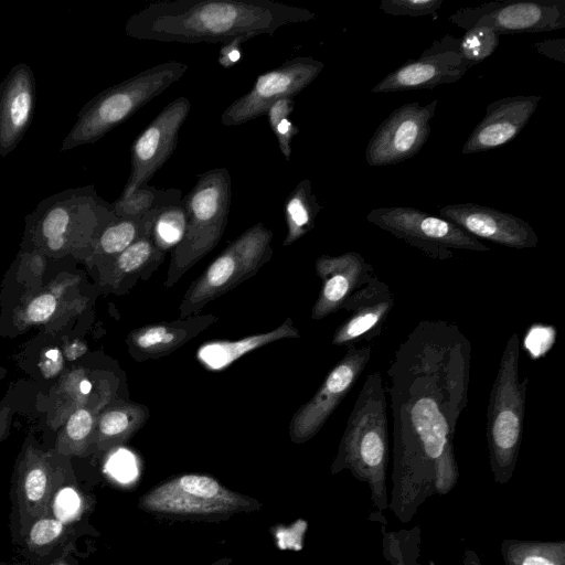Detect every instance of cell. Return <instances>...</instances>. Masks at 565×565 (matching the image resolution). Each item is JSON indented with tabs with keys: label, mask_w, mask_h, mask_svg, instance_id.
I'll return each instance as SVG.
<instances>
[{
	"label": "cell",
	"mask_w": 565,
	"mask_h": 565,
	"mask_svg": "<svg viewBox=\"0 0 565 565\" xmlns=\"http://www.w3.org/2000/svg\"><path fill=\"white\" fill-rule=\"evenodd\" d=\"M471 351L459 326L440 319L420 320L394 351L384 386L393 419L387 510L402 523L459 481L454 439L468 405Z\"/></svg>",
	"instance_id": "cell-1"
},
{
	"label": "cell",
	"mask_w": 565,
	"mask_h": 565,
	"mask_svg": "<svg viewBox=\"0 0 565 565\" xmlns=\"http://www.w3.org/2000/svg\"><path fill=\"white\" fill-rule=\"evenodd\" d=\"M316 17L273 0H160L129 17L125 32L142 41L223 44L238 36L271 35Z\"/></svg>",
	"instance_id": "cell-2"
},
{
	"label": "cell",
	"mask_w": 565,
	"mask_h": 565,
	"mask_svg": "<svg viewBox=\"0 0 565 565\" xmlns=\"http://www.w3.org/2000/svg\"><path fill=\"white\" fill-rule=\"evenodd\" d=\"M390 461L386 392L381 373L366 375L331 466L333 475L349 470L367 484L379 513L388 508Z\"/></svg>",
	"instance_id": "cell-3"
},
{
	"label": "cell",
	"mask_w": 565,
	"mask_h": 565,
	"mask_svg": "<svg viewBox=\"0 0 565 565\" xmlns=\"http://www.w3.org/2000/svg\"><path fill=\"white\" fill-rule=\"evenodd\" d=\"M521 340L508 339L500 359L487 408L486 437L489 465L495 483L507 484L516 467L525 412L527 376H520Z\"/></svg>",
	"instance_id": "cell-4"
},
{
	"label": "cell",
	"mask_w": 565,
	"mask_h": 565,
	"mask_svg": "<svg viewBox=\"0 0 565 565\" xmlns=\"http://www.w3.org/2000/svg\"><path fill=\"white\" fill-rule=\"evenodd\" d=\"M188 67L180 61L162 62L102 90L79 110L61 150L98 141L181 79Z\"/></svg>",
	"instance_id": "cell-5"
},
{
	"label": "cell",
	"mask_w": 565,
	"mask_h": 565,
	"mask_svg": "<svg viewBox=\"0 0 565 565\" xmlns=\"http://www.w3.org/2000/svg\"><path fill=\"white\" fill-rule=\"evenodd\" d=\"M232 199V181L226 168H213L198 175L182 198L186 213L183 236L171 252L164 287H173L207 255L226 228Z\"/></svg>",
	"instance_id": "cell-6"
},
{
	"label": "cell",
	"mask_w": 565,
	"mask_h": 565,
	"mask_svg": "<svg viewBox=\"0 0 565 565\" xmlns=\"http://www.w3.org/2000/svg\"><path fill=\"white\" fill-rule=\"evenodd\" d=\"M114 218L113 204L102 199L94 185H85L42 200L28 216V223L47 249L58 252L73 238H84L94 246Z\"/></svg>",
	"instance_id": "cell-7"
},
{
	"label": "cell",
	"mask_w": 565,
	"mask_h": 565,
	"mask_svg": "<svg viewBox=\"0 0 565 565\" xmlns=\"http://www.w3.org/2000/svg\"><path fill=\"white\" fill-rule=\"evenodd\" d=\"M273 232L256 223L228 246L189 286L180 306V318L199 312L211 301L254 277L270 260Z\"/></svg>",
	"instance_id": "cell-8"
},
{
	"label": "cell",
	"mask_w": 565,
	"mask_h": 565,
	"mask_svg": "<svg viewBox=\"0 0 565 565\" xmlns=\"http://www.w3.org/2000/svg\"><path fill=\"white\" fill-rule=\"evenodd\" d=\"M367 221L426 256L447 260L454 250L489 252L490 248L455 223L408 206L377 207Z\"/></svg>",
	"instance_id": "cell-9"
},
{
	"label": "cell",
	"mask_w": 565,
	"mask_h": 565,
	"mask_svg": "<svg viewBox=\"0 0 565 565\" xmlns=\"http://www.w3.org/2000/svg\"><path fill=\"white\" fill-rule=\"evenodd\" d=\"M139 504L145 511L179 515L227 514L253 507L248 498L199 473L181 475L152 488Z\"/></svg>",
	"instance_id": "cell-10"
},
{
	"label": "cell",
	"mask_w": 565,
	"mask_h": 565,
	"mask_svg": "<svg viewBox=\"0 0 565 565\" xmlns=\"http://www.w3.org/2000/svg\"><path fill=\"white\" fill-rule=\"evenodd\" d=\"M448 21L469 30L484 26L502 34L536 33L565 28V0H500L460 8Z\"/></svg>",
	"instance_id": "cell-11"
},
{
	"label": "cell",
	"mask_w": 565,
	"mask_h": 565,
	"mask_svg": "<svg viewBox=\"0 0 565 565\" xmlns=\"http://www.w3.org/2000/svg\"><path fill=\"white\" fill-rule=\"evenodd\" d=\"M324 64L310 56H297L259 75L250 89L222 113L224 126H239L263 115L277 100L294 98L322 72Z\"/></svg>",
	"instance_id": "cell-12"
},
{
	"label": "cell",
	"mask_w": 565,
	"mask_h": 565,
	"mask_svg": "<svg viewBox=\"0 0 565 565\" xmlns=\"http://www.w3.org/2000/svg\"><path fill=\"white\" fill-rule=\"evenodd\" d=\"M370 345L348 347L343 358L328 373L313 396L292 415L290 439L303 444L313 438L350 393L371 360Z\"/></svg>",
	"instance_id": "cell-13"
},
{
	"label": "cell",
	"mask_w": 565,
	"mask_h": 565,
	"mask_svg": "<svg viewBox=\"0 0 565 565\" xmlns=\"http://www.w3.org/2000/svg\"><path fill=\"white\" fill-rule=\"evenodd\" d=\"M438 99L427 105L408 103L394 109L376 128L365 149V160L371 167H384L403 162L426 143L430 121Z\"/></svg>",
	"instance_id": "cell-14"
},
{
	"label": "cell",
	"mask_w": 565,
	"mask_h": 565,
	"mask_svg": "<svg viewBox=\"0 0 565 565\" xmlns=\"http://www.w3.org/2000/svg\"><path fill=\"white\" fill-rule=\"evenodd\" d=\"M190 109L191 103L186 97H177L135 139L131 146L130 174L120 196H127L137 188L147 184L172 156Z\"/></svg>",
	"instance_id": "cell-15"
},
{
	"label": "cell",
	"mask_w": 565,
	"mask_h": 565,
	"mask_svg": "<svg viewBox=\"0 0 565 565\" xmlns=\"http://www.w3.org/2000/svg\"><path fill=\"white\" fill-rule=\"evenodd\" d=\"M469 67L459 51V39L446 34L428 46L419 57L408 60L388 73L372 93H392L412 89H433L441 84L460 81Z\"/></svg>",
	"instance_id": "cell-16"
},
{
	"label": "cell",
	"mask_w": 565,
	"mask_h": 565,
	"mask_svg": "<svg viewBox=\"0 0 565 565\" xmlns=\"http://www.w3.org/2000/svg\"><path fill=\"white\" fill-rule=\"evenodd\" d=\"M63 483L47 454L29 446L19 462L13 484L19 531L25 534L36 519L52 514V505Z\"/></svg>",
	"instance_id": "cell-17"
},
{
	"label": "cell",
	"mask_w": 565,
	"mask_h": 565,
	"mask_svg": "<svg viewBox=\"0 0 565 565\" xmlns=\"http://www.w3.org/2000/svg\"><path fill=\"white\" fill-rule=\"evenodd\" d=\"M438 212L440 217L477 238L516 249L533 248L539 244L533 227L511 213L471 202L447 204Z\"/></svg>",
	"instance_id": "cell-18"
},
{
	"label": "cell",
	"mask_w": 565,
	"mask_h": 565,
	"mask_svg": "<svg viewBox=\"0 0 565 565\" xmlns=\"http://www.w3.org/2000/svg\"><path fill=\"white\" fill-rule=\"evenodd\" d=\"M393 307L394 296L390 286L374 274L344 301L341 310L348 317L335 329L331 343L351 347L380 335Z\"/></svg>",
	"instance_id": "cell-19"
},
{
	"label": "cell",
	"mask_w": 565,
	"mask_h": 565,
	"mask_svg": "<svg viewBox=\"0 0 565 565\" xmlns=\"http://www.w3.org/2000/svg\"><path fill=\"white\" fill-rule=\"evenodd\" d=\"M315 269L321 288L311 310V319L321 320L342 309L344 301L374 275L373 266L358 252L322 255Z\"/></svg>",
	"instance_id": "cell-20"
},
{
	"label": "cell",
	"mask_w": 565,
	"mask_h": 565,
	"mask_svg": "<svg viewBox=\"0 0 565 565\" xmlns=\"http://www.w3.org/2000/svg\"><path fill=\"white\" fill-rule=\"evenodd\" d=\"M542 97L536 95L503 97L490 103L461 153L469 154L501 147L514 139L529 122Z\"/></svg>",
	"instance_id": "cell-21"
},
{
	"label": "cell",
	"mask_w": 565,
	"mask_h": 565,
	"mask_svg": "<svg viewBox=\"0 0 565 565\" xmlns=\"http://www.w3.org/2000/svg\"><path fill=\"white\" fill-rule=\"evenodd\" d=\"M35 103L33 72L26 63H19L0 84V156L18 147L29 129Z\"/></svg>",
	"instance_id": "cell-22"
},
{
	"label": "cell",
	"mask_w": 565,
	"mask_h": 565,
	"mask_svg": "<svg viewBox=\"0 0 565 565\" xmlns=\"http://www.w3.org/2000/svg\"><path fill=\"white\" fill-rule=\"evenodd\" d=\"M214 315H193L170 322L151 323L132 330L127 343L136 361L156 360L169 355L214 324Z\"/></svg>",
	"instance_id": "cell-23"
},
{
	"label": "cell",
	"mask_w": 565,
	"mask_h": 565,
	"mask_svg": "<svg viewBox=\"0 0 565 565\" xmlns=\"http://www.w3.org/2000/svg\"><path fill=\"white\" fill-rule=\"evenodd\" d=\"M299 330L291 318L277 328L252 334L238 340H211L201 344L195 353L196 361L207 371L220 372L231 366L245 354L285 339L299 338Z\"/></svg>",
	"instance_id": "cell-24"
},
{
	"label": "cell",
	"mask_w": 565,
	"mask_h": 565,
	"mask_svg": "<svg viewBox=\"0 0 565 565\" xmlns=\"http://www.w3.org/2000/svg\"><path fill=\"white\" fill-rule=\"evenodd\" d=\"M149 408L124 402L106 408L97 418L93 444L106 451L128 441L148 420Z\"/></svg>",
	"instance_id": "cell-25"
},
{
	"label": "cell",
	"mask_w": 565,
	"mask_h": 565,
	"mask_svg": "<svg viewBox=\"0 0 565 565\" xmlns=\"http://www.w3.org/2000/svg\"><path fill=\"white\" fill-rule=\"evenodd\" d=\"M321 206L309 179L301 180L289 193L284 204L287 233L282 246H289L315 227Z\"/></svg>",
	"instance_id": "cell-26"
},
{
	"label": "cell",
	"mask_w": 565,
	"mask_h": 565,
	"mask_svg": "<svg viewBox=\"0 0 565 565\" xmlns=\"http://www.w3.org/2000/svg\"><path fill=\"white\" fill-rule=\"evenodd\" d=\"M161 210V209H160ZM159 210L140 217L114 218L99 234L94 244V254L113 260L128 246L152 228Z\"/></svg>",
	"instance_id": "cell-27"
},
{
	"label": "cell",
	"mask_w": 565,
	"mask_h": 565,
	"mask_svg": "<svg viewBox=\"0 0 565 565\" xmlns=\"http://www.w3.org/2000/svg\"><path fill=\"white\" fill-rule=\"evenodd\" d=\"M500 552L504 565H565V540L504 539Z\"/></svg>",
	"instance_id": "cell-28"
},
{
	"label": "cell",
	"mask_w": 565,
	"mask_h": 565,
	"mask_svg": "<svg viewBox=\"0 0 565 565\" xmlns=\"http://www.w3.org/2000/svg\"><path fill=\"white\" fill-rule=\"evenodd\" d=\"M151 230L110 260V274L116 285L135 275L145 277L164 259L166 253L154 244Z\"/></svg>",
	"instance_id": "cell-29"
},
{
	"label": "cell",
	"mask_w": 565,
	"mask_h": 565,
	"mask_svg": "<svg viewBox=\"0 0 565 565\" xmlns=\"http://www.w3.org/2000/svg\"><path fill=\"white\" fill-rule=\"evenodd\" d=\"M182 198L180 189L170 188L161 190L143 184L131 194L119 196L111 204L117 217H140L148 212L179 204Z\"/></svg>",
	"instance_id": "cell-30"
},
{
	"label": "cell",
	"mask_w": 565,
	"mask_h": 565,
	"mask_svg": "<svg viewBox=\"0 0 565 565\" xmlns=\"http://www.w3.org/2000/svg\"><path fill=\"white\" fill-rule=\"evenodd\" d=\"M382 554L387 565H424L420 561L422 530H387L386 519L381 525Z\"/></svg>",
	"instance_id": "cell-31"
},
{
	"label": "cell",
	"mask_w": 565,
	"mask_h": 565,
	"mask_svg": "<svg viewBox=\"0 0 565 565\" xmlns=\"http://www.w3.org/2000/svg\"><path fill=\"white\" fill-rule=\"evenodd\" d=\"M96 422L92 409L77 408L70 416L65 429L57 440V451L66 456H82L94 440Z\"/></svg>",
	"instance_id": "cell-32"
},
{
	"label": "cell",
	"mask_w": 565,
	"mask_h": 565,
	"mask_svg": "<svg viewBox=\"0 0 565 565\" xmlns=\"http://www.w3.org/2000/svg\"><path fill=\"white\" fill-rule=\"evenodd\" d=\"M186 222V213L182 201L179 204L158 211L151 235L159 249L167 253L181 241Z\"/></svg>",
	"instance_id": "cell-33"
},
{
	"label": "cell",
	"mask_w": 565,
	"mask_h": 565,
	"mask_svg": "<svg viewBox=\"0 0 565 565\" xmlns=\"http://www.w3.org/2000/svg\"><path fill=\"white\" fill-rule=\"evenodd\" d=\"M294 108V98L285 97L274 103L266 113L269 127L276 136L280 152L287 161L290 160L291 156V141L299 132V128L289 119Z\"/></svg>",
	"instance_id": "cell-34"
},
{
	"label": "cell",
	"mask_w": 565,
	"mask_h": 565,
	"mask_svg": "<svg viewBox=\"0 0 565 565\" xmlns=\"http://www.w3.org/2000/svg\"><path fill=\"white\" fill-rule=\"evenodd\" d=\"M498 45L499 35L484 26L471 28L459 39L460 55L469 68L489 57Z\"/></svg>",
	"instance_id": "cell-35"
},
{
	"label": "cell",
	"mask_w": 565,
	"mask_h": 565,
	"mask_svg": "<svg viewBox=\"0 0 565 565\" xmlns=\"http://www.w3.org/2000/svg\"><path fill=\"white\" fill-rule=\"evenodd\" d=\"M65 531V524L49 514L33 521L23 536L30 550L44 553L60 542Z\"/></svg>",
	"instance_id": "cell-36"
},
{
	"label": "cell",
	"mask_w": 565,
	"mask_h": 565,
	"mask_svg": "<svg viewBox=\"0 0 565 565\" xmlns=\"http://www.w3.org/2000/svg\"><path fill=\"white\" fill-rule=\"evenodd\" d=\"M441 4L443 0H382L380 9L390 15L418 18L436 15Z\"/></svg>",
	"instance_id": "cell-37"
},
{
	"label": "cell",
	"mask_w": 565,
	"mask_h": 565,
	"mask_svg": "<svg viewBox=\"0 0 565 565\" xmlns=\"http://www.w3.org/2000/svg\"><path fill=\"white\" fill-rule=\"evenodd\" d=\"M556 338V331L551 326L533 324L524 338V347L533 359L545 354Z\"/></svg>",
	"instance_id": "cell-38"
},
{
	"label": "cell",
	"mask_w": 565,
	"mask_h": 565,
	"mask_svg": "<svg viewBox=\"0 0 565 565\" xmlns=\"http://www.w3.org/2000/svg\"><path fill=\"white\" fill-rule=\"evenodd\" d=\"M56 305V299L52 294H42L26 307V319L30 322H43L54 313Z\"/></svg>",
	"instance_id": "cell-39"
},
{
	"label": "cell",
	"mask_w": 565,
	"mask_h": 565,
	"mask_svg": "<svg viewBox=\"0 0 565 565\" xmlns=\"http://www.w3.org/2000/svg\"><path fill=\"white\" fill-rule=\"evenodd\" d=\"M249 39L248 36H238L223 43L217 56L218 64L224 68L235 65L242 57L241 44Z\"/></svg>",
	"instance_id": "cell-40"
},
{
	"label": "cell",
	"mask_w": 565,
	"mask_h": 565,
	"mask_svg": "<svg viewBox=\"0 0 565 565\" xmlns=\"http://www.w3.org/2000/svg\"><path fill=\"white\" fill-rule=\"evenodd\" d=\"M534 47L543 55L564 63L565 39L546 40L534 44Z\"/></svg>",
	"instance_id": "cell-41"
},
{
	"label": "cell",
	"mask_w": 565,
	"mask_h": 565,
	"mask_svg": "<svg viewBox=\"0 0 565 565\" xmlns=\"http://www.w3.org/2000/svg\"><path fill=\"white\" fill-rule=\"evenodd\" d=\"M63 364L61 354L57 350H51L45 354L44 363L42 364L43 373L46 376L55 374Z\"/></svg>",
	"instance_id": "cell-42"
},
{
	"label": "cell",
	"mask_w": 565,
	"mask_h": 565,
	"mask_svg": "<svg viewBox=\"0 0 565 565\" xmlns=\"http://www.w3.org/2000/svg\"><path fill=\"white\" fill-rule=\"evenodd\" d=\"M10 426V408L3 407L0 411V441L7 436Z\"/></svg>",
	"instance_id": "cell-43"
},
{
	"label": "cell",
	"mask_w": 565,
	"mask_h": 565,
	"mask_svg": "<svg viewBox=\"0 0 565 565\" xmlns=\"http://www.w3.org/2000/svg\"><path fill=\"white\" fill-rule=\"evenodd\" d=\"M86 351V345L81 341H74L70 347L65 350L66 356L70 360H74L82 355Z\"/></svg>",
	"instance_id": "cell-44"
},
{
	"label": "cell",
	"mask_w": 565,
	"mask_h": 565,
	"mask_svg": "<svg viewBox=\"0 0 565 565\" xmlns=\"http://www.w3.org/2000/svg\"><path fill=\"white\" fill-rule=\"evenodd\" d=\"M462 565H482V563L473 550L466 548L462 556Z\"/></svg>",
	"instance_id": "cell-45"
}]
</instances>
